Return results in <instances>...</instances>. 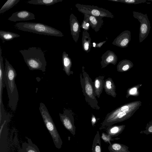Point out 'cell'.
<instances>
[{
  "mask_svg": "<svg viewBox=\"0 0 152 152\" xmlns=\"http://www.w3.org/2000/svg\"><path fill=\"white\" fill-rule=\"evenodd\" d=\"M35 19L34 15L33 13L27 10H22L13 13L8 19L12 21L16 22Z\"/></svg>",
  "mask_w": 152,
  "mask_h": 152,
  "instance_id": "obj_11",
  "label": "cell"
},
{
  "mask_svg": "<svg viewBox=\"0 0 152 152\" xmlns=\"http://www.w3.org/2000/svg\"><path fill=\"white\" fill-rule=\"evenodd\" d=\"M131 40V33L128 30L123 31L114 40L112 44L121 48L128 47Z\"/></svg>",
  "mask_w": 152,
  "mask_h": 152,
  "instance_id": "obj_9",
  "label": "cell"
},
{
  "mask_svg": "<svg viewBox=\"0 0 152 152\" xmlns=\"http://www.w3.org/2000/svg\"><path fill=\"white\" fill-rule=\"evenodd\" d=\"M20 37L18 34L4 31H0V38L4 41H10L15 38Z\"/></svg>",
  "mask_w": 152,
  "mask_h": 152,
  "instance_id": "obj_23",
  "label": "cell"
},
{
  "mask_svg": "<svg viewBox=\"0 0 152 152\" xmlns=\"http://www.w3.org/2000/svg\"><path fill=\"white\" fill-rule=\"evenodd\" d=\"M125 127L124 125H111L107 127L106 132L112 137H116L122 133Z\"/></svg>",
  "mask_w": 152,
  "mask_h": 152,
  "instance_id": "obj_20",
  "label": "cell"
},
{
  "mask_svg": "<svg viewBox=\"0 0 152 152\" xmlns=\"http://www.w3.org/2000/svg\"><path fill=\"white\" fill-rule=\"evenodd\" d=\"M129 148L125 145L115 142L109 145L108 149L110 152H131L129 151Z\"/></svg>",
  "mask_w": 152,
  "mask_h": 152,
  "instance_id": "obj_21",
  "label": "cell"
},
{
  "mask_svg": "<svg viewBox=\"0 0 152 152\" xmlns=\"http://www.w3.org/2000/svg\"><path fill=\"white\" fill-rule=\"evenodd\" d=\"M2 51L1 48H0V108L3 109L4 108L2 102V95L3 90L5 86L4 80V69L3 62V58L2 56Z\"/></svg>",
  "mask_w": 152,
  "mask_h": 152,
  "instance_id": "obj_13",
  "label": "cell"
},
{
  "mask_svg": "<svg viewBox=\"0 0 152 152\" xmlns=\"http://www.w3.org/2000/svg\"><path fill=\"white\" fill-rule=\"evenodd\" d=\"M19 51L30 70H40L43 72L45 71L47 62L45 53L40 48L31 47Z\"/></svg>",
  "mask_w": 152,
  "mask_h": 152,
  "instance_id": "obj_2",
  "label": "cell"
},
{
  "mask_svg": "<svg viewBox=\"0 0 152 152\" xmlns=\"http://www.w3.org/2000/svg\"><path fill=\"white\" fill-rule=\"evenodd\" d=\"M104 77L99 76L96 77L94 82L95 93L96 96L99 98L104 88Z\"/></svg>",
  "mask_w": 152,
  "mask_h": 152,
  "instance_id": "obj_19",
  "label": "cell"
},
{
  "mask_svg": "<svg viewBox=\"0 0 152 152\" xmlns=\"http://www.w3.org/2000/svg\"><path fill=\"white\" fill-rule=\"evenodd\" d=\"M39 104V109L45 125L52 137L55 147L60 149L63 144L60 135L45 105L42 102Z\"/></svg>",
  "mask_w": 152,
  "mask_h": 152,
  "instance_id": "obj_5",
  "label": "cell"
},
{
  "mask_svg": "<svg viewBox=\"0 0 152 152\" xmlns=\"http://www.w3.org/2000/svg\"><path fill=\"white\" fill-rule=\"evenodd\" d=\"M62 61L63 67V70L66 74L69 76L72 75L73 72L71 70L72 65L71 59L69 57L68 54L65 51H64L62 53Z\"/></svg>",
  "mask_w": 152,
  "mask_h": 152,
  "instance_id": "obj_16",
  "label": "cell"
},
{
  "mask_svg": "<svg viewBox=\"0 0 152 152\" xmlns=\"http://www.w3.org/2000/svg\"><path fill=\"white\" fill-rule=\"evenodd\" d=\"M7 120H4L2 124L0 126V136L1 135V133L2 131V129L3 128L4 126H5V125L7 122Z\"/></svg>",
  "mask_w": 152,
  "mask_h": 152,
  "instance_id": "obj_33",
  "label": "cell"
},
{
  "mask_svg": "<svg viewBox=\"0 0 152 152\" xmlns=\"http://www.w3.org/2000/svg\"><path fill=\"white\" fill-rule=\"evenodd\" d=\"M149 1H151L152 2V0H149Z\"/></svg>",
  "mask_w": 152,
  "mask_h": 152,
  "instance_id": "obj_35",
  "label": "cell"
},
{
  "mask_svg": "<svg viewBox=\"0 0 152 152\" xmlns=\"http://www.w3.org/2000/svg\"><path fill=\"white\" fill-rule=\"evenodd\" d=\"M104 88L106 94L114 98L116 96L115 86L114 82L110 77L104 80Z\"/></svg>",
  "mask_w": 152,
  "mask_h": 152,
  "instance_id": "obj_15",
  "label": "cell"
},
{
  "mask_svg": "<svg viewBox=\"0 0 152 152\" xmlns=\"http://www.w3.org/2000/svg\"><path fill=\"white\" fill-rule=\"evenodd\" d=\"M63 0H31L27 1L28 4L35 5L49 6L62 1Z\"/></svg>",
  "mask_w": 152,
  "mask_h": 152,
  "instance_id": "obj_24",
  "label": "cell"
},
{
  "mask_svg": "<svg viewBox=\"0 0 152 152\" xmlns=\"http://www.w3.org/2000/svg\"><path fill=\"white\" fill-rule=\"evenodd\" d=\"M92 152H102L100 137L98 131H97L93 142Z\"/></svg>",
  "mask_w": 152,
  "mask_h": 152,
  "instance_id": "obj_22",
  "label": "cell"
},
{
  "mask_svg": "<svg viewBox=\"0 0 152 152\" xmlns=\"http://www.w3.org/2000/svg\"><path fill=\"white\" fill-rule=\"evenodd\" d=\"M80 81L85 100L91 108L98 110L100 107L95 93L94 82L85 70L84 66L82 67V72L80 75Z\"/></svg>",
  "mask_w": 152,
  "mask_h": 152,
  "instance_id": "obj_3",
  "label": "cell"
},
{
  "mask_svg": "<svg viewBox=\"0 0 152 152\" xmlns=\"http://www.w3.org/2000/svg\"><path fill=\"white\" fill-rule=\"evenodd\" d=\"M60 120L64 127L74 136L75 134L76 127L74 124V119L72 111L64 108L63 113H59Z\"/></svg>",
  "mask_w": 152,
  "mask_h": 152,
  "instance_id": "obj_8",
  "label": "cell"
},
{
  "mask_svg": "<svg viewBox=\"0 0 152 152\" xmlns=\"http://www.w3.org/2000/svg\"><path fill=\"white\" fill-rule=\"evenodd\" d=\"M28 142H23L22 144V148L19 152H40L38 147L33 143L31 140L26 137Z\"/></svg>",
  "mask_w": 152,
  "mask_h": 152,
  "instance_id": "obj_18",
  "label": "cell"
},
{
  "mask_svg": "<svg viewBox=\"0 0 152 152\" xmlns=\"http://www.w3.org/2000/svg\"><path fill=\"white\" fill-rule=\"evenodd\" d=\"M69 24L71 34L73 40L77 43L80 32L81 26L77 17L72 13L70 16Z\"/></svg>",
  "mask_w": 152,
  "mask_h": 152,
  "instance_id": "obj_10",
  "label": "cell"
},
{
  "mask_svg": "<svg viewBox=\"0 0 152 152\" xmlns=\"http://www.w3.org/2000/svg\"><path fill=\"white\" fill-rule=\"evenodd\" d=\"M5 61L4 80L9 99L8 106L15 112L19 100L18 93L15 83L17 74L15 69L6 59H5Z\"/></svg>",
  "mask_w": 152,
  "mask_h": 152,
  "instance_id": "obj_1",
  "label": "cell"
},
{
  "mask_svg": "<svg viewBox=\"0 0 152 152\" xmlns=\"http://www.w3.org/2000/svg\"><path fill=\"white\" fill-rule=\"evenodd\" d=\"M107 40H107H106L104 41L103 42L98 43L94 42L93 43V46L94 48H100L103 45V44H104L106 42Z\"/></svg>",
  "mask_w": 152,
  "mask_h": 152,
  "instance_id": "obj_31",
  "label": "cell"
},
{
  "mask_svg": "<svg viewBox=\"0 0 152 152\" xmlns=\"http://www.w3.org/2000/svg\"><path fill=\"white\" fill-rule=\"evenodd\" d=\"M140 133L144 134L146 135L152 134V124H149L146 128V129L140 132Z\"/></svg>",
  "mask_w": 152,
  "mask_h": 152,
  "instance_id": "obj_30",
  "label": "cell"
},
{
  "mask_svg": "<svg viewBox=\"0 0 152 152\" xmlns=\"http://www.w3.org/2000/svg\"><path fill=\"white\" fill-rule=\"evenodd\" d=\"M14 26L17 29L40 34L58 37L64 36L60 31L40 23L19 22L15 23Z\"/></svg>",
  "mask_w": 152,
  "mask_h": 152,
  "instance_id": "obj_4",
  "label": "cell"
},
{
  "mask_svg": "<svg viewBox=\"0 0 152 152\" xmlns=\"http://www.w3.org/2000/svg\"><path fill=\"white\" fill-rule=\"evenodd\" d=\"M116 2H121L128 4H137L145 3L146 0H108Z\"/></svg>",
  "mask_w": 152,
  "mask_h": 152,
  "instance_id": "obj_27",
  "label": "cell"
},
{
  "mask_svg": "<svg viewBox=\"0 0 152 152\" xmlns=\"http://www.w3.org/2000/svg\"><path fill=\"white\" fill-rule=\"evenodd\" d=\"M84 15V19L80 26L83 30L88 31L90 28V25L89 20L86 14Z\"/></svg>",
  "mask_w": 152,
  "mask_h": 152,
  "instance_id": "obj_29",
  "label": "cell"
},
{
  "mask_svg": "<svg viewBox=\"0 0 152 152\" xmlns=\"http://www.w3.org/2000/svg\"><path fill=\"white\" fill-rule=\"evenodd\" d=\"M100 62L102 69L106 67L108 65L112 64L115 65L118 60L117 55L113 51L108 50L102 55Z\"/></svg>",
  "mask_w": 152,
  "mask_h": 152,
  "instance_id": "obj_12",
  "label": "cell"
},
{
  "mask_svg": "<svg viewBox=\"0 0 152 152\" xmlns=\"http://www.w3.org/2000/svg\"><path fill=\"white\" fill-rule=\"evenodd\" d=\"M78 10L83 14H86L96 17H107L113 18V15L107 10L97 6L80 4H75Z\"/></svg>",
  "mask_w": 152,
  "mask_h": 152,
  "instance_id": "obj_6",
  "label": "cell"
},
{
  "mask_svg": "<svg viewBox=\"0 0 152 152\" xmlns=\"http://www.w3.org/2000/svg\"><path fill=\"white\" fill-rule=\"evenodd\" d=\"M133 16L140 23L139 34V42L141 43L148 36L151 29L150 21L146 14H143L136 11L133 12Z\"/></svg>",
  "mask_w": 152,
  "mask_h": 152,
  "instance_id": "obj_7",
  "label": "cell"
},
{
  "mask_svg": "<svg viewBox=\"0 0 152 152\" xmlns=\"http://www.w3.org/2000/svg\"><path fill=\"white\" fill-rule=\"evenodd\" d=\"M110 135L105 133L104 132H103L101 136V138L105 142L108 143L110 145L111 144L110 141L114 140H118L120 139V138H113Z\"/></svg>",
  "mask_w": 152,
  "mask_h": 152,
  "instance_id": "obj_28",
  "label": "cell"
},
{
  "mask_svg": "<svg viewBox=\"0 0 152 152\" xmlns=\"http://www.w3.org/2000/svg\"><path fill=\"white\" fill-rule=\"evenodd\" d=\"M99 118H96L94 115L92 113V116L91 120V125L93 127H94L95 124L97 121L99 119Z\"/></svg>",
  "mask_w": 152,
  "mask_h": 152,
  "instance_id": "obj_32",
  "label": "cell"
},
{
  "mask_svg": "<svg viewBox=\"0 0 152 152\" xmlns=\"http://www.w3.org/2000/svg\"><path fill=\"white\" fill-rule=\"evenodd\" d=\"M137 91V89L136 88H133L131 89L129 91V93L131 94H134Z\"/></svg>",
  "mask_w": 152,
  "mask_h": 152,
  "instance_id": "obj_34",
  "label": "cell"
},
{
  "mask_svg": "<svg viewBox=\"0 0 152 152\" xmlns=\"http://www.w3.org/2000/svg\"><path fill=\"white\" fill-rule=\"evenodd\" d=\"M20 1V0H8L4 4L0 10V14L12 8Z\"/></svg>",
  "mask_w": 152,
  "mask_h": 152,
  "instance_id": "obj_26",
  "label": "cell"
},
{
  "mask_svg": "<svg viewBox=\"0 0 152 152\" xmlns=\"http://www.w3.org/2000/svg\"><path fill=\"white\" fill-rule=\"evenodd\" d=\"M91 39L87 31L83 30L82 32V44L83 49L86 52H90L91 47Z\"/></svg>",
  "mask_w": 152,
  "mask_h": 152,
  "instance_id": "obj_17",
  "label": "cell"
},
{
  "mask_svg": "<svg viewBox=\"0 0 152 152\" xmlns=\"http://www.w3.org/2000/svg\"><path fill=\"white\" fill-rule=\"evenodd\" d=\"M86 14L89 20L90 26L96 32H98L103 25L102 18Z\"/></svg>",
  "mask_w": 152,
  "mask_h": 152,
  "instance_id": "obj_14",
  "label": "cell"
},
{
  "mask_svg": "<svg viewBox=\"0 0 152 152\" xmlns=\"http://www.w3.org/2000/svg\"><path fill=\"white\" fill-rule=\"evenodd\" d=\"M132 62L127 59L123 60L120 61L117 66V70L118 72H124L128 70L132 66Z\"/></svg>",
  "mask_w": 152,
  "mask_h": 152,
  "instance_id": "obj_25",
  "label": "cell"
}]
</instances>
